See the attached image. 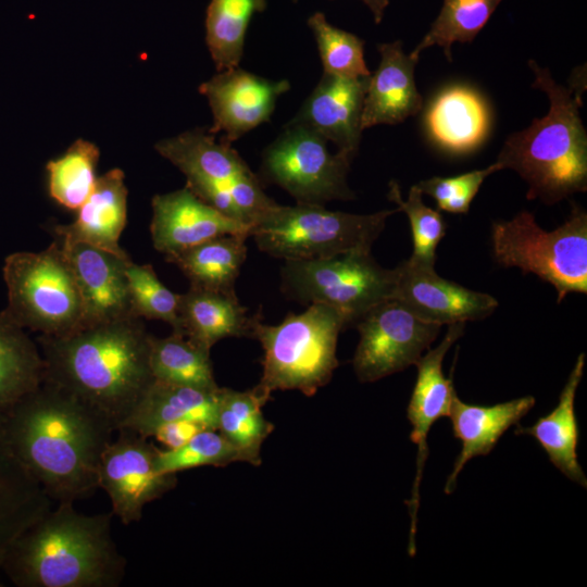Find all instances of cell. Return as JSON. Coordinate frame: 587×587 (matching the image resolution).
I'll return each mask as SVG.
<instances>
[{"label":"cell","mask_w":587,"mask_h":587,"mask_svg":"<svg viewBox=\"0 0 587 587\" xmlns=\"http://www.w3.org/2000/svg\"><path fill=\"white\" fill-rule=\"evenodd\" d=\"M13 452L55 503H74L98 488L101 455L113 427L76 397L42 380L1 413Z\"/></svg>","instance_id":"obj_1"},{"label":"cell","mask_w":587,"mask_h":587,"mask_svg":"<svg viewBox=\"0 0 587 587\" xmlns=\"http://www.w3.org/2000/svg\"><path fill=\"white\" fill-rule=\"evenodd\" d=\"M150 338L139 317L41 335L43 380L87 404L116 432L154 380Z\"/></svg>","instance_id":"obj_2"},{"label":"cell","mask_w":587,"mask_h":587,"mask_svg":"<svg viewBox=\"0 0 587 587\" xmlns=\"http://www.w3.org/2000/svg\"><path fill=\"white\" fill-rule=\"evenodd\" d=\"M112 516L57 503L18 536L1 570L20 587H118L127 561L113 540Z\"/></svg>","instance_id":"obj_3"},{"label":"cell","mask_w":587,"mask_h":587,"mask_svg":"<svg viewBox=\"0 0 587 587\" xmlns=\"http://www.w3.org/2000/svg\"><path fill=\"white\" fill-rule=\"evenodd\" d=\"M533 87L549 99L548 113L504 141L497 162L515 171L528 185L527 199L553 204L587 189V135L579 115L583 80L565 87L550 71L528 62Z\"/></svg>","instance_id":"obj_4"},{"label":"cell","mask_w":587,"mask_h":587,"mask_svg":"<svg viewBox=\"0 0 587 587\" xmlns=\"http://www.w3.org/2000/svg\"><path fill=\"white\" fill-rule=\"evenodd\" d=\"M348 327L344 315L323 304H309L300 314L288 313L277 325L254 324L253 338L263 349V372L255 386L271 397L275 390H299L313 396L329 383L338 366L339 333Z\"/></svg>","instance_id":"obj_5"},{"label":"cell","mask_w":587,"mask_h":587,"mask_svg":"<svg viewBox=\"0 0 587 587\" xmlns=\"http://www.w3.org/2000/svg\"><path fill=\"white\" fill-rule=\"evenodd\" d=\"M397 212L398 208L353 214L321 204L276 203L254 223L250 237L260 251L285 261L369 252L387 218Z\"/></svg>","instance_id":"obj_6"},{"label":"cell","mask_w":587,"mask_h":587,"mask_svg":"<svg viewBox=\"0 0 587 587\" xmlns=\"http://www.w3.org/2000/svg\"><path fill=\"white\" fill-rule=\"evenodd\" d=\"M155 150L186 176V187L198 198L251 228L276 204L230 143L217 142L209 130L163 139Z\"/></svg>","instance_id":"obj_7"},{"label":"cell","mask_w":587,"mask_h":587,"mask_svg":"<svg viewBox=\"0 0 587 587\" xmlns=\"http://www.w3.org/2000/svg\"><path fill=\"white\" fill-rule=\"evenodd\" d=\"M495 260L552 285L560 303L571 292H587V214L579 208L553 230L542 229L532 213L492 224Z\"/></svg>","instance_id":"obj_8"},{"label":"cell","mask_w":587,"mask_h":587,"mask_svg":"<svg viewBox=\"0 0 587 587\" xmlns=\"http://www.w3.org/2000/svg\"><path fill=\"white\" fill-rule=\"evenodd\" d=\"M283 294L299 303L327 304L347 325L377 303L392 298L396 270L379 265L369 252L311 260H287L280 271Z\"/></svg>","instance_id":"obj_9"},{"label":"cell","mask_w":587,"mask_h":587,"mask_svg":"<svg viewBox=\"0 0 587 587\" xmlns=\"http://www.w3.org/2000/svg\"><path fill=\"white\" fill-rule=\"evenodd\" d=\"M18 324L59 336L83 324V302L61 240L43 251L11 255L4 267Z\"/></svg>","instance_id":"obj_10"},{"label":"cell","mask_w":587,"mask_h":587,"mask_svg":"<svg viewBox=\"0 0 587 587\" xmlns=\"http://www.w3.org/2000/svg\"><path fill=\"white\" fill-rule=\"evenodd\" d=\"M314 129L290 122L263 152L262 174L287 191L297 203L321 204L354 199L347 184L349 154L332 153Z\"/></svg>","instance_id":"obj_11"},{"label":"cell","mask_w":587,"mask_h":587,"mask_svg":"<svg viewBox=\"0 0 587 587\" xmlns=\"http://www.w3.org/2000/svg\"><path fill=\"white\" fill-rule=\"evenodd\" d=\"M355 326L360 340L352 364L361 383L376 382L415 365L441 328L394 298L374 305Z\"/></svg>","instance_id":"obj_12"},{"label":"cell","mask_w":587,"mask_h":587,"mask_svg":"<svg viewBox=\"0 0 587 587\" xmlns=\"http://www.w3.org/2000/svg\"><path fill=\"white\" fill-rule=\"evenodd\" d=\"M117 438L104 449L98 469V486L109 496L112 513L124 525L140 521L143 508L177 484L175 473H161L159 451L148 437L130 429L116 430Z\"/></svg>","instance_id":"obj_13"},{"label":"cell","mask_w":587,"mask_h":587,"mask_svg":"<svg viewBox=\"0 0 587 587\" xmlns=\"http://www.w3.org/2000/svg\"><path fill=\"white\" fill-rule=\"evenodd\" d=\"M464 327V322L449 324L440 344L434 349H428L426 354L415 363L417 375L407 409V417L412 425L410 439L417 447L416 474L408 502L411 517L408 552L411 557L416 552L415 532L420 485L428 457L427 436L439 419L449 415L452 400L457 395L452 375L446 377L442 372V361L450 347L463 335Z\"/></svg>","instance_id":"obj_14"},{"label":"cell","mask_w":587,"mask_h":587,"mask_svg":"<svg viewBox=\"0 0 587 587\" xmlns=\"http://www.w3.org/2000/svg\"><path fill=\"white\" fill-rule=\"evenodd\" d=\"M395 270L392 298L426 322L442 326L483 320L498 307L492 296L442 278L436 273L435 266L409 258Z\"/></svg>","instance_id":"obj_15"},{"label":"cell","mask_w":587,"mask_h":587,"mask_svg":"<svg viewBox=\"0 0 587 587\" xmlns=\"http://www.w3.org/2000/svg\"><path fill=\"white\" fill-rule=\"evenodd\" d=\"M289 88L286 79L270 80L239 66L218 72L199 88L213 114L209 132L214 135L224 133L221 140L232 143L267 122L278 97Z\"/></svg>","instance_id":"obj_16"},{"label":"cell","mask_w":587,"mask_h":587,"mask_svg":"<svg viewBox=\"0 0 587 587\" xmlns=\"http://www.w3.org/2000/svg\"><path fill=\"white\" fill-rule=\"evenodd\" d=\"M150 233L157 251L170 255L223 235L250 237L251 227L226 216L186 186L152 198Z\"/></svg>","instance_id":"obj_17"},{"label":"cell","mask_w":587,"mask_h":587,"mask_svg":"<svg viewBox=\"0 0 587 587\" xmlns=\"http://www.w3.org/2000/svg\"><path fill=\"white\" fill-rule=\"evenodd\" d=\"M75 277L82 302L83 324L136 317L125 275L132 259H122L82 241L61 239Z\"/></svg>","instance_id":"obj_18"},{"label":"cell","mask_w":587,"mask_h":587,"mask_svg":"<svg viewBox=\"0 0 587 587\" xmlns=\"http://www.w3.org/2000/svg\"><path fill=\"white\" fill-rule=\"evenodd\" d=\"M369 77L346 78L323 74L317 86L291 121L303 124L338 151L354 158L361 139V117Z\"/></svg>","instance_id":"obj_19"},{"label":"cell","mask_w":587,"mask_h":587,"mask_svg":"<svg viewBox=\"0 0 587 587\" xmlns=\"http://www.w3.org/2000/svg\"><path fill=\"white\" fill-rule=\"evenodd\" d=\"M380 62L369 77L363 101L361 128L379 124L395 125L417 114L423 98L414 80L419 60L405 54L402 42L378 45Z\"/></svg>","instance_id":"obj_20"},{"label":"cell","mask_w":587,"mask_h":587,"mask_svg":"<svg viewBox=\"0 0 587 587\" xmlns=\"http://www.w3.org/2000/svg\"><path fill=\"white\" fill-rule=\"evenodd\" d=\"M536 400L525 396L494 405L469 404L454 396L448 417L453 436L461 441L445 492H453L457 479L464 465L475 457L487 455L504 433L534 408Z\"/></svg>","instance_id":"obj_21"},{"label":"cell","mask_w":587,"mask_h":587,"mask_svg":"<svg viewBox=\"0 0 587 587\" xmlns=\"http://www.w3.org/2000/svg\"><path fill=\"white\" fill-rule=\"evenodd\" d=\"M127 222V188L124 173L113 168L97 178L95 188L78 208L76 220L58 225V236L82 241L122 259H130L120 246V237Z\"/></svg>","instance_id":"obj_22"},{"label":"cell","mask_w":587,"mask_h":587,"mask_svg":"<svg viewBox=\"0 0 587 587\" xmlns=\"http://www.w3.org/2000/svg\"><path fill=\"white\" fill-rule=\"evenodd\" d=\"M424 121L432 141L451 153L475 150L490 126L486 101L477 91L461 85L441 90L429 103Z\"/></svg>","instance_id":"obj_23"},{"label":"cell","mask_w":587,"mask_h":587,"mask_svg":"<svg viewBox=\"0 0 587 587\" xmlns=\"http://www.w3.org/2000/svg\"><path fill=\"white\" fill-rule=\"evenodd\" d=\"M260 314L248 315L236 292H224L190 286L179 295L176 333L211 350L218 340L227 337L253 338L254 324Z\"/></svg>","instance_id":"obj_24"},{"label":"cell","mask_w":587,"mask_h":587,"mask_svg":"<svg viewBox=\"0 0 587 587\" xmlns=\"http://www.w3.org/2000/svg\"><path fill=\"white\" fill-rule=\"evenodd\" d=\"M218 390L220 387L204 390L154 379L120 428L143 437L153 436L157 428L176 421H192L217 429Z\"/></svg>","instance_id":"obj_25"},{"label":"cell","mask_w":587,"mask_h":587,"mask_svg":"<svg viewBox=\"0 0 587 587\" xmlns=\"http://www.w3.org/2000/svg\"><path fill=\"white\" fill-rule=\"evenodd\" d=\"M51 503L13 452L0 414V570L13 542L52 508Z\"/></svg>","instance_id":"obj_26"},{"label":"cell","mask_w":587,"mask_h":587,"mask_svg":"<svg viewBox=\"0 0 587 587\" xmlns=\"http://www.w3.org/2000/svg\"><path fill=\"white\" fill-rule=\"evenodd\" d=\"M585 353H580L559 396V402L547 415L532 426L516 425L515 435L534 437L549 461L567 478L587 487V478L578 463L579 427L575 414V396L584 374Z\"/></svg>","instance_id":"obj_27"},{"label":"cell","mask_w":587,"mask_h":587,"mask_svg":"<svg viewBox=\"0 0 587 587\" xmlns=\"http://www.w3.org/2000/svg\"><path fill=\"white\" fill-rule=\"evenodd\" d=\"M245 235H223L183 251L165 255L190 282V286L235 292V282L247 257Z\"/></svg>","instance_id":"obj_28"},{"label":"cell","mask_w":587,"mask_h":587,"mask_svg":"<svg viewBox=\"0 0 587 587\" xmlns=\"http://www.w3.org/2000/svg\"><path fill=\"white\" fill-rule=\"evenodd\" d=\"M270 399L257 387L218 390L217 430L238 449L243 462L252 465L261 464L262 444L274 429L262 412Z\"/></svg>","instance_id":"obj_29"},{"label":"cell","mask_w":587,"mask_h":587,"mask_svg":"<svg viewBox=\"0 0 587 587\" xmlns=\"http://www.w3.org/2000/svg\"><path fill=\"white\" fill-rule=\"evenodd\" d=\"M149 364L155 380L204 390L218 388L210 350L176 332L164 338L151 335Z\"/></svg>","instance_id":"obj_30"},{"label":"cell","mask_w":587,"mask_h":587,"mask_svg":"<svg viewBox=\"0 0 587 587\" xmlns=\"http://www.w3.org/2000/svg\"><path fill=\"white\" fill-rule=\"evenodd\" d=\"M45 378V366L38 348L17 325L0 321V414Z\"/></svg>","instance_id":"obj_31"},{"label":"cell","mask_w":587,"mask_h":587,"mask_svg":"<svg viewBox=\"0 0 587 587\" xmlns=\"http://www.w3.org/2000/svg\"><path fill=\"white\" fill-rule=\"evenodd\" d=\"M265 0H211L205 17V41L218 72L239 66L252 15Z\"/></svg>","instance_id":"obj_32"},{"label":"cell","mask_w":587,"mask_h":587,"mask_svg":"<svg viewBox=\"0 0 587 587\" xmlns=\"http://www.w3.org/2000/svg\"><path fill=\"white\" fill-rule=\"evenodd\" d=\"M502 0H444L439 14L427 34L410 55L419 60L420 54L432 46L440 47L451 61L454 42H472L488 22Z\"/></svg>","instance_id":"obj_33"},{"label":"cell","mask_w":587,"mask_h":587,"mask_svg":"<svg viewBox=\"0 0 587 587\" xmlns=\"http://www.w3.org/2000/svg\"><path fill=\"white\" fill-rule=\"evenodd\" d=\"M99 155L95 143L78 139L62 157L50 161L47 164L50 196L61 205L78 210L95 188Z\"/></svg>","instance_id":"obj_34"},{"label":"cell","mask_w":587,"mask_h":587,"mask_svg":"<svg viewBox=\"0 0 587 587\" xmlns=\"http://www.w3.org/2000/svg\"><path fill=\"white\" fill-rule=\"evenodd\" d=\"M324 73L346 78H360L371 75L364 61V41L358 36L329 24L322 12L308 20Z\"/></svg>","instance_id":"obj_35"},{"label":"cell","mask_w":587,"mask_h":587,"mask_svg":"<svg viewBox=\"0 0 587 587\" xmlns=\"http://www.w3.org/2000/svg\"><path fill=\"white\" fill-rule=\"evenodd\" d=\"M125 275L133 314L139 319L166 322L172 330H176L180 294L170 290L150 264H137L130 260L125 266Z\"/></svg>","instance_id":"obj_36"},{"label":"cell","mask_w":587,"mask_h":587,"mask_svg":"<svg viewBox=\"0 0 587 587\" xmlns=\"http://www.w3.org/2000/svg\"><path fill=\"white\" fill-rule=\"evenodd\" d=\"M243 462L238 449L217 429L205 428L178 448L158 451L157 469L161 473H175L199 466H226Z\"/></svg>","instance_id":"obj_37"},{"label":"cell","mask_w":587,"mask_h":587,"mask_svg":"<svg viewBox=\"0 0 587 587\" xmlns=\"http://www.w3.org/2000/svg\"><path fill=\"white\" fill-rule=\"evenodd\" d=\"M422 196V191L414 185L407 200H403L399 185L394 180L389 183V200L407 214L411 225L413 252L410 259L435 266L436 249L446 235V224L439 211L424 204Z\"/></svg>","instance_id":"obj_38"},{"label":"cell","mask_w":587,"mask_h":587,"mask_svg":"<svg viewBox=\"0 0 587 587\" xmlns=\"http://www.w3.org/2000/svg\"><path fill=\"white\" fill-rule=\"evenodd\" d=\"M502 166L497 161L488 167L451 177L434 176L416 184L422 193L432 197L439 210L450 213H467L484 180Z\"/></svg>","instance_id":"obj_39"},{"label":"cell","mask_w":587,"mask_h":587,"mask_svg":"<svg viewBox=\"0 0 587 587\" xmlns=\"http://www.w3.org/2000/svg\"><path fill=\"white\" fill-rule=\"evenodd\" d=\"M203 425L192 421H176L164 424L157 428L153 437L163 444L167 449H174L183 446L191 439L197 433L205 429Z\"/></svg>","instance_id":"obj_40"},{"label":"cell","mask_w":587,"mask_h":587,"mask_svg":"<svg viewBox=\"0 0 587 587\" xmlns=\"http://www.w3.org/2000/svg\"><path fill=\"white\" fill-rule=\"evenodd\" d=\"M361 1H363L373 13L375 23L377 24L380 23L384 17L385 10L389 4V0H361Z\"/></svg>","instance_id":"obj_41"}]
</instances>
